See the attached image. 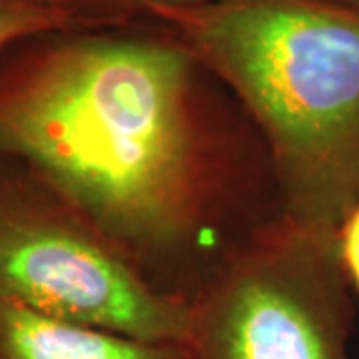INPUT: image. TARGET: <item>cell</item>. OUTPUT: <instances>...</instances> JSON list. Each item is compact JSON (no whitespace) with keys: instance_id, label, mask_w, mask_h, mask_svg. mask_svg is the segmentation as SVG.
I'll list each match as a JSON object with an SVG mask.
<instances>
[{"instance_id":"1","label":"cell","mask_w":359,"mask_h":359,"mask_svg":"<svg viewBox=\"0 0 359 359\" xmlns=\"http://www.w3.org/2000/svg\"><path fill=\"white\" fill-rule=\"evenodd\" d=\"M0 158L34 168L184 304L283 218L256 124L160 25L70 26L2 52Z\"/></svg>"},{"instance_id":"2","label":"cell","mask_w":359,"mask_h":359,"mask_svg":"<svg viewBox=\"0 0 359 359\" xmlns=\"http://www.w3.org/2000/svg\"><path fill=\"white\" fill-rule=\"evenodd\" d=\"M242 104L282 216L335 233L359 202V11L335 0H210L150 11Z\"/></svg>"},{"instance_id":"3","label":"cell","mask_w":359,"mask_h":359,"mask_svg":"<svg viewBox=\"0 0 359 359\" xmlns=\"http://www.w3.org/2000/svg\"><path fill=\"white\" fill-rule=\"evenodd\" d=\"M0 302L50 320L184 346L190 304L160 294L52 182L0 158Z\"/></svg>"},{"instance_id":"4","label":"cell","mask_w":359,"mask_h":359,"mask_svg":"<svg viewBox=\"0 0 359 359\" xmlns=\"http://www.w3.org/2000/svg\"><path fill=\"white\" fill-rule=\"evenodd\" d=\"M355 295L335 233L278 219L190 302V359H351Z\"/></svg>"},{"instance_id":"5","label":"cell","mask_w":359,"mask_h":359,"mask_svg":"<svg viewBox=\"0 0 359 359\" xmlns=\"http://www.w3.org/2000/svg\"><path fill=\"white\" fill-rule=\"evenodd\" d=\"M0 359H190V355L180 344L142 341L50 320L0 302Z\"/></svg>"},{"instance_id":"6","label":"cell","mask_w":359,"mask_h":359,"mask_svg":"<svg viewBox=\"0 0 359 359\" xmlns=\"http://www.w3.org/2000/svg\"><path fill=\"white\" fill-rule=\"evenodd\" d=\"M76 26L72 14L52 0H0V54L26 39Z\"/></svg>"},{"instance_id":"7","label":"cell","mask_w":359,"mask_h":359,"mask_svg":"<svg viewBox=\"0 0 359 359\" xmlns=\"http://www.w3.org/2000/svg\"><path fill=\"white\" fill-rule=\"evenodd\" d=\"M210 0H60L76 26H118L146 18L154 8L196 6Z\"/></svg>"},{"instance_id":"8","label":"cell","mask_w":359,"mask_h":359,"mask_svg":"<svg viewBox=\"0 0 359 359\" xmlns=\"http://www.w3.org/2000/svg\"><path fill=\"white\" fill-rule=\"evenodd\" d=\"M335 244L347 283L355 297H359V202L341 219L335 230Z\"/></svg>"},{"instance_id":"9","label":"cell","mask_w":359,"mask_h":359,"mask_svg":"<svg viewBox=\"0 0 359 359\" xmlns=\"http://www.w3.org/2000/svg\"><path fill=\"white\" fill-rule=\"evenodd\" d=\"M335 2H341V4H346V6H351V8L359 11V0H335Z\"/></svg>"},{"instance_id":"10","label":"cell","mask_w":359,"mask_h":359,"mask_svg":"<svg viewBox=\"0 0 359 359\" xmlns=\"http://www.w3.org/2000/svg\"><path fill=\"white\" fill-rule=\"evenodd\" d=\"M52 2H58V4H60V0H52Z\"/></svg>"}]
</instances>
